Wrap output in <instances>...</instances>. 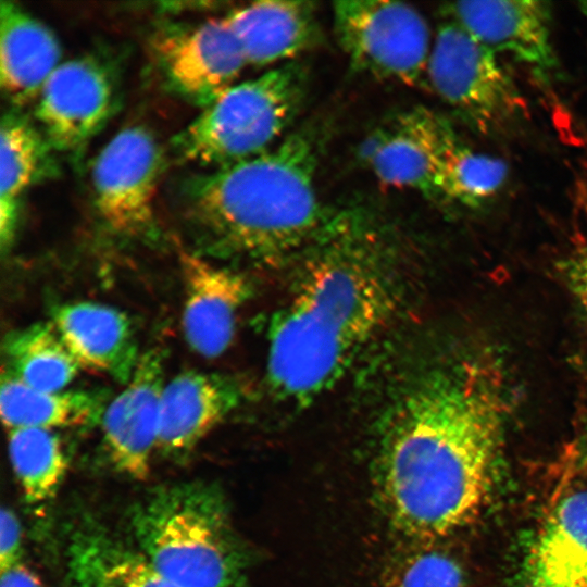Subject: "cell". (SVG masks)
<instances>
[{
  "mask_svg": "<svg viewBox=\"0 0 587 587\" xmlns=\"http://www.w3.org/2000/svg\"><path fill=\"white\" fill-rule=\"evenodd\" d=\"M509 398L498 363L462 357L412 384L379 430L375 483L389 521L417 540L472 522L491 492Z\"/></svg>",
  "mask_w": 587,
  "mask_h": 587,
  "instance_id": "6da1fadb",
  "label": "cell"
},
{
  "mask_svg": "<svg viewBox=\"0 0 587 587\" xmlns=\"http://www.w3.org/2000/svg\"><path fill=\"white\" fill-rule=\"evenodd\" d=\"M369 234L361 214L329 215L322 247L273 315L267 377L282 398L307 403L328 389L389 317L392 292Z\"/></svg>",
  "mask_w": 587,
  "mask_h": 587,
  "instance_id": "7a4b0ae2",
  "label": "cell"
},
{
  "mask_svg": "<svg viewBox=\"0 0 587 587\" xmlns=\"http://www.w3.org/2000/svg\"><path fill=\"white\" fill-rule=\"evenodd\" d=\"M316 153L304 134L185 180L186 218L214 247L261 261L313 241L329 215L315 189Z\"/></svg>",
  "mask_w": 587,
  "mask_h": 587,
  "instance_id": "3957f363",
  "label": "cell"
},
{
  "mask_svg": "<svg viewBox=\"0 0 587 587\" xmlns=\"http://www.w3.org/2000/svg\"><path fill=\"white\" fill-rule=\"evenodd\" d=\"M135 548L182 587H238L245 557L223 495L201 480L159 486L129 512Z\"/></svg>",
  "mask_w": 587,
  "mask_h": 587,
  "instance_id": "277c9868",
  "label": "cell"
},
{
  "mask_svg": "<svg viewBox=\"0 0 587 587\" xmlns=\"http://www.w3.org/2000/svg\"><path fill=\"white\" fill-rule=\"evenodd\" d=\"M305 90L304 68L295 62L234 84L176 135L177 155L211 170L268 150L296 117Z\"/></svg>",
  "mask_w": 587,
  "mask_h": 587,
  "instance_id": "5b68a950",
  "label": "cell"
},
{
  "mask_svg": "<svg viewBox=\"0 0 587 587\" xmlns=\"http://www.w3.org/2000/svg\"><path fill=\"white\" fill-rule=\"evenodd\" d=\"M333 23L338 45L355 71L408 86L426 77L433 41L427 21L412 5L337 1Z\"/></svg>",
  "mask_w": 587,
  "mask_h": 587,
  "instance_id": "8992f818",
  "label": "cell"
},
{
  "mask_svg": "<svg viewBox=\"0 0 587 587\" xmlns=\"http://www.w3.org/2000/svg\"><path fill=\"white\" fill-rule=\"evenodd\" d=\"M426 78L445 102L484 133L507 126L524 107L496 52L453 20L436 32Z\"/></svg>",
  "mask_w": 587,
  "mask_h": 587,
  "instance_id": "52a82bcc",
  "label": "cell"
},
{
  "mask_svg": "<svg viewBox=\"0 0 587 587\" xmlns=\"http://www.w3.org/2000/svg\"><path fill=\"white\" fill-rule=\"evenodd\" d=\"M163 154L154 135L141 125L117 132L91 166L96 212L112 232L129 237L155 227V199Z\"/></svg>",
  "mask_w": 587,
  "mask_h": 587,
  "instance_id": "ba28073f",
  "label": "cell"
},
{
  "mask_svg": "<svg viewBox=\"0 0 587 587\" xmlns=\"http://www.w3.org/2000/svg\"><path fill=\"white\" fill-rule=\"evenodd\" d=\"M152 48L166 84L202 109L236 84L248 65L225 16L163 28Z\"/></svg>",
  "mask_w": 587,
  "mask_h": 587,
  "instance_id": "9c48e42d",
  "label": "cell"
},
{
  "mask_svg": "<svg viewBox=\"0 0 587 587\" xmlns=\"http://www.w3.org/2000/svg\"><path fill=\"white\" fill-rule=\"evenodd\" d=\"M461 142L448 121L419 107L376 127L360 155L383 184L436 196L438 174Z\"/></svg>",
  "mask_w": 587,
  "mask_h": 587,
  "instance_id": "30bf717a",
  "label": "cell"
},
{
  "mask_svg": "<svg viewBox=\"0 0 587 587\" xmlns=\"http://www.w3.org/2000/svg\"><path fill=\"white\" fill-rule=\"evenodd\" d=\"M114 105L107 68L90 57L59 64L41 88L36 124L59 152H78L104 126Z\"/></svg>",
  "mask_w": 587,
  "mask_h": 587,
  "instance_id": "8fae6325",
  "label": "cell"
},
{
  "mask_svg": "<svg viewBox=\"0 0 587 587\" xmlns=\"http://www.w3.org/2000/svg\"><path fill=\"white\" fill-rule=\"evenodd\" d=\"M164 354L151 349L140 355L129 382L101 417L104 448L113 466L124 475L145 479L158 446Z\"/></svg>",
  "mask_w": 587,
  "mask_h": 587,
  "instance_id": "7c38bea8",
  "label": "cell"
},
{
  "mask_svg": "<svg viewBox=\"0 0 587 587\" xmlns=\"http://www.w3.org/2000/svg\"><path fill=\"white\" fill-rule=\"evenodd\" d=\"M179 264L185 339L199 355L217 358L233 341L237 315L251 296V286L241 274L192 252L180 251Z\"/></svg>",
  "mask_w": 587,
  "mask_h": 587,
  "instance_id": "4fadbf2b",
  "label": "cell"
},
{
  "mask_svg": "<svg viewBox=\"0 0 587 587\" xmlns=\"http://www.w3.org/2000/svg\"><path fill=\"white\" fill-rule=\"evenodd\" d=\"M454 22L494 52H504L539 71L555 66L551 10L544 1L477 0L449 4Z\"/></svg>",
  "mask_w": 587,
  "mask_h": 587,
  "instance_id": "5bb4252c",
  "label": "cell"
},
{
  "mask_svg": "<svg viewBox=\"0 0 587 587\" xmlns=\"http://www.w3.org/2000/svg\"><path fill=\"white\" fill-rule=\"evenodd\" d=\"M241 390L229 377L184 371L163 389L157 449L182 459L240 403Z\"/></svg>",
  "mask_w": 587,
  "mask_h": 587,
  "instance_id": "9a60e30c",
  "label": "cell"
},
{
  "mask_svg": "<svg viewBox=\"0 0 587 587\" xmlns=\"http://www.w3.org/2000/svg\"><path fill=\"white\" fill-rule=\"evenodd\" d=\"M52 324L80 369L127 384L140 355L129 317L121 310L93 301L57 307Z\"/></svg>",
  "mask_w": 587,
  "mask_h": 587,
  "instance_id": "2e32d148",
  "label": "cell"
},
{
  "mask_svg": "<svg viewBox=\"0 0 587 587\" xmlns=\"http://www.w3.org/2000/svg\"><path fill=\"white\" fill-rule=\"evenodd\" d=\"M225 18L247 64L257 67L288 63L319 37L315 9L308 1H257L232 10Z\"/></svg>",
  "mask_w": 587,
  "mask_h": 587,
  "instance_id": "e0dca14e",
  "label": "cell"
},
{
  "mask_svg": "<svg viewBox=\"0 0 587 587\" xmlns=\"http://www.w3.org/2000/svg\"><path fill=\"white\" fill-rule=\"evenodd\" d=\"M57 36L13 1L0 2V87L16 107L37 99L60 64Z\"/></svg>",
  "mask_w": 587,
  "mask_h": 587,
  "instance_id": "ac0fdd59",
  "label": "cell"
},
{
  "mask_svg": "<svg viewBox=\"0 0 587 587\" xmlns=\"http://www.w3.org/2000/svg\"><path fill=\"white\" fill-rule=\"evenodd\" d=\"M526 566L527 587H587V489L559 502Z\"/></svg>",
  "mask_w": 587,
  "mask_h": 587,
  "instance_id": "d6986e66",
  "label": "cell"
},
{
  "mask_svg": "<svg viewBox=\"0 0 587 587\" xmlns=\"http://www.w3.org/2000/svg\"><path fill=\"white\" fill-rule=\"evenodd\" d=\"M73 587H182L162 575L135 548L96 524L76 529L67 546Z\"/></svg>",
  "mask_w": 587,
  "mask_h": 587,
  "instance_id": "ffe728a7",
  "label": "cell"
},
{
  "mask_svg": "<svg viewBox=\"0 0 587 587\" xmlns=\"http://www.w3.org/2000/svg\"><path fill=\"white\" fill-rule=\"evenodd\" d=\"M105 399L103 391L96 390L35 389L2 372L0 413L8 430L92 426L101 421L108 405Z\"/></svg>",
  "mask_w": 587,
  "mask_h": 587,
  "instance_id": "44dd1931",
  "label": "cell"
},
{
  "mask_svg": "<svg viewBox=\"0 0 587 587\" xmlns=\"http://www.w3.org/2000/svg\"><path fill=\"white\" fill-rule=\"evenodd\" d=\"M4 371L23 384L39 390H63L80 366L52 322L36 323L10 332L3 340Z\"/></svg>",
  "mask_w": 587,
  "mask_h": 587,
  "instance_id": "7402d4cb",
  "label": "cell"
},
{
  "mask_svg": "<svg viewBox=\"0 0 587 587\" xmlns=\"http://www.w3.org/2000/svg\"><path fill=\"white\" fill-rule=\"evenodd\" d=\"M0 140V207L20 210L25 191L54 174L55 150L38 125L16 110L3 114Z\"/></svg>",
  "mask_w": 587,
  "mask_h": 587,
  "instance_id": "603a6c76",
  "label": "cell"
},
{
  "mask_svg": "<svg viewBox=\"0 0 587 587\" xmlns=\"http://www.w3.org/2000/svg\"><path fill=\"white\" fill-rule=\"evenodd\" d=\"M11 465L26 501L51 499L67 469L59 436L51 429L24 427L8 430Z\"/></svg>",
  "mask_w": 587,
  "mask_h": 587,
  "instance_id": "cb8c5ba5",
  "label": "cell"
},
{
  "mask_svg": "<svg viewBox=\"0 0 587 587\" xmlns=\"http://www.w3.org/2000/svg\"><path fill=\"white\" fill-rule=\"evenodd\" d=\"M505 164L461 142L448 157L436 182V197L470 208L491 199L507 177Z\"/></svg>",
  "mask_w": 587,
  "mask_h": 587,
  "instance_id": "d4e9b609",
  "label": "cell"
},
{
  "mask_svg": "<svg viewBox=\"0 0 587 587\" xmlns=\"http://www.w3.org/2000/svg\"><path fill=\"white\" fill-rule=\"evenodd\" d=\"M399 587H464V574L451 557L427 551L417 554L408 564Z\"/></svg>",
  "mask_w": 587,
  "mask_h": 587,
  "instance_id": "484cf974",
  "label": "cell"
},
{
  "mask_svg": "<svg viewBox=\"0 0 587 587\" xmlns=\"http://www.w3.org/2000/svg\"><path fill=\"white\" fill-rule=\"evenodd\" d=\"M22 553V526L15 512L2 507L0 513V567L8 569L18 562Z\"/></svg>",
  "mask_w": 587,
  "mask_h": 587,
  "instance_id": "4316f807",
  "label": "cell"
},
{
  "mask_svg": "<svg viewBox=\"0 0 587 587\" xmlns=\"http://www.w3.org/2000/svg\"><path fill=\"white\" fill-rule=\"evenodd\" d=\"M565 272L569 286L587 312V247L565 264Z\"/></svg>",
  "mask_w": 587,
  "mask_h": 587,
  "instance_id": "83f0119b",
  "label": "cell"
},
{
  "mask_svg": "<svg viewBox=\"0 0 587 587\" xmlns=\"http://www.w3.org/2000/svg\"><path fill=\"white\" fill-rule=\"evenodd\" d=\"M0 587H46L40 577L18 562L1 570Z\"/></svg>",
  "mask_w": 587,
  "mask_h": 587,
  "instance_id": "f1b7e54d",
  "label": "cell"
},
{
  "mask_svg": "<svg viewBox=\"0 0 587 587\" xmlns=\"http://www.w3.org/2000/svg\"><path fill=\"white\" fill-rule=\"evenodd\" d=\"M580 9L585 16L587 17V1L580 3Z\"/></svg>",
  "mask_w": 587,
  "mask_h": 587,
  "instance_id": "f546056e",
  "label": "cell"
}]
</instances>
